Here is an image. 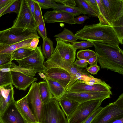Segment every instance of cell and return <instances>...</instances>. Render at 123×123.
Wrapping results in <instances>:
<instances>
[{
  "mask_svg": "<svg viewBox=\"0 0 123 123\" xmlns=\"http://www.w3.org/2000/svg\"><path fill=\"white\" fill-rule=\"evenodd\" d=\"M20 1L19 11L12 27L23 29L25 30L37 31V27L35 20L26 0Z\"/></svg>",
  "mask_w": 123,
  "mask_h": 123,
  "instance_id": "obj_6",
  "label": "cell"
},
{
  "mask_svg": "<svg viewBox=\"0 0 123 123\" xmlns=\"http://www.w3.org/2000/svg\"><path fill=\"white\" fill-rule=\"evenodd\" d=\"M53 9L68 13L74 17L79 16L82 14H86L84 11L78 7L66 6L58 4L57 6Z\"/></svg>",
  "mask_w": 123,
  "mask_h": 123,
  "instance_id": "obj_29",
  "label": "cell"
},
{
  "mask_svg": "<svg viewBox=\"0 0 123 123\" xmlns=\"http://www.w3.org/2000/svg\"><path fill=\"white\" fill-rule=\"evenodd\" d=\"M41 78L44 79L46 78V76L44 74L42 73H39L38 74Z\"/></svg>",
  "mask_w": 123,
  "mask_h": 123,
  "instance_id": "obj_55",
  "label": "cell"
},
{
  "mask_svg": "<svg viewBox=\"0 0 123 123\" xmlns=\"http://www.w3.org/2000/svg\"><path fill=\"white\" fill-rule=\"evenodd\" d=\"M96 54L94 51L86 49L78 51L77 53L76 56L79 60H86L88 61L91 57Z\"/></svg>",
  "mask_w": 123,
  "mask_h": 123,
  "instance_id": "obj_36",
  "label": "cell"
},
{
  "mask_svg": "<svg viewBox=\"0 0 123 123\" xmlns=\"http://www.w3.org/2000/svg\"><path fill=\"white\" fill-rule=\"evenodd\" d=\"M74 16L68 13L54 9L45 12L43 17L44 21L47 23L63 22L69 24H75Z\"/></svg>",
  "mask_w": 123,
  "mask_h": 123,
  "instance_id": "obj_14",
  "label": "cell"
},
{
  "mask_svg": "<svg viewBox=\"0 0 123 123\" xmlns=\"http://www.w3.org/2000/svg\"><path fill=\"white\" fill-rule=\"evenodd\" d=\"M1 123H27L18 109L14 100L0 115Z\"/></svg>",
  "mask_w": 123,
  "mask_h": 123,
  "instance_id": "obj_12",
  "label": "cell"
},
{
  "mask_svg": "<svg viewBox=\"0 0 123 123\" xmlns=\"http://www.w3.org/2000/svg\"><path fill=\"white\" fill-rule=\"evenodd\" d=\"M71 44L76 49H84L94 46V45L92 43L88 41H76L72 43Z\"/></svg>",
  "mask_w": 123,
  "mask_h": 123,
  "instance_id": "obj_40",
  "label": "cell"
},
{
  "mask_svg": "<svg viewBox=\"0 0 123 123\" xmlns=\"http://www.w3.org/2000/svg\"><path fill=\"white\" fill-rule=\"evenodd\" d=\"M103 108L101 106L98 107L82 123H91Z\"/></svg>",
  "mask_w": 123,
  "mask_h": 123,
  "instance_id": "obj_42",
  "label": "cell"
},
{
  "mask_svg": "<svg viewBox=\"0 0 123 123\" xmlns=\"http://www.w3.org/2000/svg\"><path fill=\"white\" fill-rule=\"evenodd\" d=\"M44 80L47 82L53 97L58 100L66 92L64 88L60 83L53 80L46 78Z\"/></svg>",
  "mask_w": 123,
  "mask_h": 123,
  "instance_id": "obj_21",
  "label": "cell"
},
{
  "mask_svg": "<svg viewBox=\"0 0 123 123\" xmlns=\"http://www.w3.org/2000/svg\"><path fill=\"white\" fill-rule=\"evenodd\" d=\"M107 92H72L66 91L63 96L81 103L95 100H104L110 98Z\"/></svg>",
  "mask_w": 123,
  "mask_h": 123,
  "instance_id": "obj_11",
  "label": "cell"
},
{
  "mask_svg": "<svg viewBox=\"0 0 123 123\" xmlns=\"http://www.w3.org/2000/svg\"><path fill=\"white\" fill-rule=\"evenodd\" d=\"M96 12L98 15L99 14L98 7L96 0H85Z\"/></svg>",
  "mask_w": 123,
  "mask_h": 123,
  "instance_id": "obj_46",
  "label": "cell"
},
{
  "mask_svg": "<svg viewBox=\"0 0 123 123\" xmlns=\"http://www.w3.org/2000/svg\"><path fill=\"white\" fill-rule=\"evenodd\" d=\"M4 86L0 87V107L5 99L4 96Z\"/></svg>",
  "mask_w": 123,
  "mask_h": 123,
  "instance_id": "obj_53",
  "label": "cell"
},
{
  "mask_svg": "<svg viewBox=\"0 0 123 123\" xmlns=\"http://www.w3.org/2000/svg\"><path fill=\"white\" fill-rule=\"evenodd\" d=\"M37 31L12 27L0 31V44L11 45L29 39L39 38Z\"/></svg>",
  "mask_w": 123,
  "mask_h": 123,
  "instance_id": "obj_4",
  "label": "cell"
},
{
  "mask_svg": "<svg viewBox=\"0 0 123 123\" xmlns=\"http://www.w3.org/2000/svg\"><path fill=\"white\" fill-rule=\"evenodd\" d=\"M111 26L117 36L119 43L123 44V16L118 20L112 22Z\"/></svg>",
  "mask_w": 123,
  "mask_h": 123,
  "instance_id": "obj_27",
  "label": "cell"
},
{
  "mask_svg": "<svg viewBox=\"0 0 123 123\" xmlns=\"http://www.w3.org/2000/svg\"><path fill=\"white\" fill-rule=\"evenodd\" d=\"M89 18L86 15H81L74 18V21L75 24H81L84 23L85 21L87 19Z\"/></svg>",
  "mask_w": 123,
  "mask_h": 123,
  "instance_id": "obj_47",
  "label": "cell"
},
{
  "mask_svg": "<svg viewBox=\"0 0 123 123\" xmlns=\"http://www.w3.org/2000/svg\"><path fill=\"white\" fill-rule=\"evenodd\" d=\"M14 89L12 85L9 94L7 97L5 98L2 105L0 107V115L3 113L6 108L14 100Z\"/></svg>",
  "mask_w": 123,
  "mask_h": 123,
  "instance_id": "obj_34",
  "label": "cell"
},
{
  "mask_svg": "<svg viewBox=\"0 0 123 123\" xmlns=\"http://www.w3.org/2000/svg\"><path fill=\"white\" fill-rule=\"evenodd\" d=\"M32 39H27L9 45L0 44V53L11 54L14 51L20 48H29Z\"/></svg>",
  "mask_w": 123,
  "mask_h": 123,
  "instance_id": "obj_22",
  "label": "cell"
},
{
  "mask_svg": "<svg viewBox=\"0 0 123 123\" xmlns=\"http://www.w3.org/2000/svg\"><path fill=\"white\" fill-rule=\"evenodd\" d=\"M12 0H0V10L3 8Z\"/></svg>",
  "mask_w": 123,
  "mask_h": 123,
  "instance_id": "obj_52",
  "label": "cell"
},
{
  "mask_svg": "<svg viewBox=\"0 0 123 123\" xmlns=\"http://www.w3.org/2000/svg\"><path fill=\"white\" fill-rule=\"evenodd\" d=\"M43 40L42 51L44 58L48 60L52 56L54 52L53 43L47 37Z\"/></svg>",
  "mask_w": 123,
  "mask_h": 123,
  "instance_id": "obj_24",
  "label": "cell"
},
{
  "mask_svg": "<svg viewBox=\"0 0 123 123\" xmlns=\"http://www.w3.org/2000/svg\"><path fill=\"white\" fill-rule=\"evenodd\" d=\"M45 58L42 54L41 47H37L33 52L27 57L16 61L19 65L25 68L33 69L36 73L45 74L46 69L44 65Z\"/></svg>",
  "mask_w": 123,
  "mask_h": 123,
  "instance_id": "obj_9",
  "label": "cell"
},
{
  "mask_svg": "<svg viewBox=\"0 0 123 123\" xmlns=\"http://www.w3.org/2000/svg\"><path fill=\"white\" fill-rule=\"evenodd\" d=\"M39 41L38 38L32 39L30 43L29 48L33 50H35L37 47Z\"/></svg>",
  "mask_w": 123,
  "mask_h": 123,
  "instance_id": "obj_49",
  "label": "cell"
},
{
  "mask_svg": "<svg viewBox=\"0 0 123 123\" xmlns=\"http://www.w3.org/2000/svg\"><path fill=\"white\" fill-rule=\"evenodd\" d=\"M38 85L41 99L44 104L51 99L53 96L46 81L39 82L38 83Z\"/></svg>",
  "mask_w": 123,
  "mask_h": 123,
  "instance_id": "obj_23",
  "label": "cell"
},
{
  "mask_svg": "<svg viewBox=\"0 0 123 123\" xmlns=\"http://www.w3.org/2000/svg\"><path fill=\"white\" fill-rule=\"evenodd\" d=\"M37 30L38 34L43 39L47 37V32L44 19L38 26Z\"/></svg>",
  "mask_w": 123,
  "mask_h": 123,
  "instance_id": "obj_41",
  "label": "cell"
},
{
  "mask_svg": "<svg viewBox=\"0 0 123 123\" xmlns=\"http://www.w3.org/2000/svg\"><path fill=\"white\" fill-rule=\"evenodd\" d=\"M20 0H15L3 12L1 16L11 12H15L18 14L19 12L20 7Z\"/></svg>",
  "mask_w": 123,
  "mask_h": 123,
  "instance_id": "obj_38",
  "label": "cell"
},
{
  "mask_svg": "<svg viewBox=\"0 0 123 123\" xmlns=\"http://www.w3.org/2000/svg\"><path fill=\"white\" fill-rule=\"evenodd\" d=\"M111 25L123 16V0H102Z\"/></svg>",
  "mask_w": 123,
  "mask_h": 123,
  "instance_id": "obj_13",
  "label": "cell"
},
{
  "mask_svg": "<svg viewBox=\"0 0 123 123\" xmlns=\"http://www.w3.org/2000/svg\"><path fill=\"white\" fill-rule=\"evenodd\" d=\"M32 112L38 123H45L44 113V103L41 99L38 83H32L25 96Z\"/></svg>",
  "mask_w": 123,
  "mask_h": 123,
  "instance_id": "obj_5",
  "label": "cell"
},
{
  "mask_svg": "<svg viewBox=\"0 0 123 123\" xmlns=\"http://www.w3.org/2000/svg\"><path fill=\"white\" fill-rule=\"evenodd\" d=\"M96 1L99 10V14L98 16L99 21V23L102 25L111 26L109 18L102 0H96Z\"/></svg>",
  "mask_w": 123,
  "mask_h": 123,
  "instance_id": "obj_25",
  "label": "cell"
},
{
  "mask_svg": "<svg viewBox=\"0 0 123 123\" xmlns=\"http://www.w3.org/2000/svg\"><path fill=\"white\" fill-rule=\"evenodd\" d=\"M75 35L78 39L119 46L117 36L111 26L102 25L99 23L86 25Z\"/></svg>",
  "mask_w": 123,
  "mask_h": 123,
  "instance_id": "obj_2",
  "label": "cell"
},
{
  "mask_svg": "<svg viewBox=\"0 0 123 123\" xmlns=\"http://www.w3.org/2000/svg\"><path fill=\"white\" fill-rule=\"evenodd\" d=\"M15 0L12 1L6 6L2 9L0 10V17L1 16V15L3 12Z\"/></svg>",
  "mask_w": 123,
  "mask_h": 123,
  "instance_id": "obj_54",
  "label": "cell"
},
{
  "mask_svg": "<svg viewBox=\"0 0 123 123\" xmlns=\"http://www.w3.org/2000/svg\"><path fill=\"white\" fill-rule=\"evenodd\" d=\"M77 80H79L81 82L88 85H92L95 84H99L106 86H110L104 81L100 79L95 78L90 74L88 75H82L79 77Z\"/></svg>",
  "mask_w": 123,
  "mask_h": 123,
  "instance_id": "obj_28",
  "label": "cell"
},
{
  "mask_svg": "<svg viewBox=\"0 0 123 123\" xmlns=\"http://www.w3.org/2000/svg\"><path fill=\"white\" fill-rule=\"evenodd\" d=\"M44 65L46 69L52 68H58L67 71L71 76L69 84V85H71L81 76L89 74L85 69L78 67L74 63L67 61L61 57L55 49L52 56L45 62Z\"/></svg>",
  "mask_w": 123,
  "mask_h": 123,
  "instance_id": "obj_3",
  "label": "cell"
},
{
  "mask_svg": "<svg viewBox=\"0 0 123 123\" xmlns=\"http://www.w3.org/2000/svg\"><path fill=\"white\" fill-rule=\"evenodd\" d=\"M9 70L10 71L19 72L32 77L34 76L36 73L33 68L22 67L19 65H17L15 63L12 62L10 63Z\"/></svg>",
  "mask_w": 123,
  "mask_h": 123,
  "instance_id": "obj_32",
  "label": "cell"
},
{
  "mask_svg": "<svg viewBox=\"0 0 123 123\" xmlns=\"http://www.w3.org/2000/svg\"><path fill=\"white\" fill-rule=\"evenodd\" d=\"M33 0L35 5L34 18L37 27L44 19L42 14L41 8L38 3L35 0Z\"/></svg>",
  "mask_w": 123,
  "mask_h": 123,
  "instance_id": "obj_37",
  "label": "cell"
},
{
  "mask_svg": "<svg viewBox=\"0 0 123 123\" xmlns=\"http://www.w3.org/2000/svg\"><path fill=\"white\" fill-rule=\"evenodd\" d=\"M100 69V67L97 64H96L87 67L85 69L88 73L92 74L95 75L97 74Z\"/></svg>",
  "mask_w": 123,
  "mask_h": 123,
  "instance_id": "obj_44",
  "label": "cell"
},
{
  "mask_svg": "<svg viewBox=\"0 0 123 123\" xmlns=\"http://www.w3.org/2000/svg\"><path fill=\"white\" fill-rule=\"evenodd\" d=\"M39 4L41 9H45L56 7L58 4L53 0H35Z\"/></svg>",
  "mask_w": 123,
  "mask_h": 123,
  "instance_id": "obj_39",
  "label": "cell"
},
{
  "mask_svg": "<svg viewBox=\"0 0 123 123\" xmlns=\"http://www.w3.org/2000/svg\"><path fill=\"white\" fill-rule=\"evenodd\" d=\"M0 123H1L0 121Z\"/></svg>",
  "mask_w": 123,
  "mask_h": 123,
  "instance_id": "obj_56",
  "label": "cell"
},
{
  "mask_svg": "<svg viewBox=\"0 0 123 123\" xmlns=\"http://www.w3.org/2000/svg\"><path fill=\"white\" fill-rule=\"evenodd\" d=\"M16 106L27 123H38L29 106L25 96L16 101Z\"/></svg>",
  "mask_w": 123,
  "mask_h": 123,
  "instance_id": "obj_19",
  "label": "cell"
},
{
  "mask_svg": "<svg viewBox=\"0 0 123 123\" xmlns=\"http://www.w3.org/2000/svg\"><path fill=\"white\" fill-rule=\"evenodd\" d=\"M56 2L63 5L72 6H75L76 4L74 0H53Z\"/></svg>",
  "mask_w": 123,
  "mask_h": 123,
  "instance_id": "obj_43",
  "label": "cell"
},
{
  "mask_svg": "<svg viewBox=\"0 0 123 123\" xmlns=\"http://www.w3.org/2000/svg\"><path fill=\"white\" fill-rule=\"evenodd\" d=\"M0 72H1V71H0Z\"/></svg>",
  "mask_w": 123,
  "mask_h": 123,
  "instance_id": "obj_57",
  "label": "cell"
},
{
  "mask_svg": "<svg viewBox=\"0 0 123 123\" xmlns=\"http://www.w3.org/2000/svg\"><path fill=\"white\" fill-rule=\"evenodd\" d=\"M44 74L46 78L61 84L66 91L71 79V76L67 71L60 68H52L46 69Z\"/></svg>",
  "mask_w": 123,
  "mask_h": 123,
  "instance_id": "obj_16",
  "label": "cell"
},
{
  "mask_svg": "<svg viewBox=\"0 0 123 123\" xmlns=\"http://www.w3.org/2000/svg\"><path fill=\"white\" fill-rule=\"evenodd\" d=\"M43 107L45 123H68L58 100L55 98L44 104Z\"/></svg>",
  "mask_w": 123,
  "mask_h": 123,
  "instance_id": "obj_8",
  "label": "cell"
},
{
  "mask_svg": "<svg viewBox=\"0 0 123 123\" xmlns=\"http://www.w3.org/2000/svg\"><path fill=\"white\" fill-rule=\"evenodd\" d=\"M111 87L99 84L92 85H87L77 80L73 83L66 91L77 92H99L109 93L112 95Z\"/></svg>",
  "mask_w": 123,
  "mask_h": 123,
  "instance_id": "obj_15",
  "label": "cell"
},
{
  "mask_svg": "<svg viewBox=\"0 0 123 123\" xmlns=\"http://www.w3.org/2000/svg\"><path fill=\"white\" fill-rule=\"evenodd\" d=\"M54 37L65 42L72 43L76 42L77 38L75 34L70 31L64 28L63 31Z\"/></svg>",
  "mask_w": 123,
  "mask_h": 123,
  "instance_id": "obj_31",
  "label": "cell"
},
{
  "mask_svg": "<svg viewBox=\"0 0 123 123\" xmlns=\"http://www.w3.org/2000/svg\"><path fill=\"white\" fill-rule=\"evenodd\" d=\"M12 84L10 71H1L0 73V87L7 86Z\"/></svg>",
  "mask_w": 123,
  "mask_h": 123,
  "instance_id": "obj_35",
  "label": "cell"
},
{
  "mask_svg": "<svg viewBox=\"0 0 123 123\" xmlns=\"http://www.w3.org/2000/svg\"><path fill=\"white\" fill-rule=\"evenodd\" d=\"M62 109L68 119L80 104L63 96L58 100Z\"/></svg>",
  "mask_w": 123,
  "mask_h": 123,
  "instance_id": "obj_20",
  "label": "cell"
},
{
  "mask_svg": "<svg viewBox=\"0 0 123 123\" xmlns=\"http://www.w3.org/2000/svg\"><path fill=\"white\" fill-rule=\"evenodd\" d=\"M115 104L120 108L123 109V93H122L114 102Z\"/></svg>",
  "mask_w": 123,
  "mask_h": 123,
  "instance_id": "obj_50",
  "label": "cell"
},
{
  "mask_svg": "<svg viewBox=\"0 0 123 123\" xmlns=\"http://www.w3.org/2000/svg\"><path fill=\"white\" fill-rule=\"evenodd\" d=\"M98 57L97 54L91 57L88 61V63L90 66L97 64Z\"/></svg>",
  "mask_w": 123,
  "mask_h": 123,
  "instance_id": "obj_51",
  "label": "cell"
},
{
  "mask_svg": "<svg viewBox=\"0 0 123 123\" xmlns=\"http://www.w3.org/2000/svg\"><path fill=\"white\" fill-rule=\"evenodd\" d=\"M103 100H95L80 103L67 119L68 123H82L100 106Z\"/></svg>",
  "mask_w": 123,
  "mask_h": 123,
  "instance_id": "obj_7",
  "label": "cell"
},
{
  "mask_svg": "<svg viewBox=\"0 0 123 123\" xmlns=\"http://www.w3.org/2000/svg\"><path fill=\"white\" fill-rule=\"evenodd\" d=\"M34 50L27 47L18 49L11 54L12 61L13 60H20L25 58L30 55Z\"/></svg>",
  "mask_w": 123,
  "mask_h": 123,
  "instance_id": "obj_26",
  "label": "cell"
},
{
  "mask_svg": "<svg viewBox=\"0 0 123 123\" xmlns=\"http://www.w3.org/2000/svg\"><path fill=\"white\" fill-rule=\"evenodd\" d=\"M74 63L76 66L79 68H86L88 65V61L86 60L77 59Z\"/></svg>",
  "mask_w": 123,
  "mask_h": 123,
  "instance_id": "obj_45",
  "label": "cell"
},
{
  "mask_svg": "<svg viewBox=\"0 0 123 123\" xmlns=\"http://www.w3.org/2000/svg\"><path fill=\"white\" fill-rule=\"evenodd\" d=\"M26 0L29 8L34 18L35 10L34 2L33 0Z\"/></svg>",
  "mask_w": 123,
  "mask_h": 123,
  "instance_id": "obj_48",
  "label": "cell"
},
{
  "mask_svg": "<svg viewBox=\"0 0 123 123\" xmlns=\"http://www.w3.org/2000/svg\"><path fill=\"white\" fill-rule=\"evenodd\" d=\"M92 43L101 68L123 75V51L119 46L98 42Z\"/></svg>",
  "mask_w": 123,
  "mask_h": 123,
  "instance_id": "obj_1",
  "label": "cell"
},
{
  "mask_svg": "<svg viewBox=\"0 0 123 123\" xmlns=\"http://www.w3.org/2000/svg\"><path fill=\"white\" fill-rule=\"evenodd\" d=\"M78 7L90 17H98L96 12L85 0H74Z\"/></svg>",
  "mask_w": 123,
  "mask_h": 123,
  "instance_id": "obj_30",
  "label": "cell"
},
{
  "mask_svg": "<svg viewBox=\"0 0 123 123\" xmlns=\"http://www.w3.org/2000/svg\"><path fill=\"white\" fill-rule=\"evenodd\" d=\"M12 84L19 90L25 91L27 88L34 82L37 81V78L30 76L22 73L10 71Z\"/></svg>",
  "mask_w": 123,
  "mask_h": 123,
  "instance_id": "obj_18",
  "label": "cell"
},
{
  "mask_svg": "<svg viewBox=\"0 0 123 123\" xmlns=\"http://www.w3.org/2000/svg\"><path fill=\"white\" fill-rule=\"evenodd\" d=\"M123 117V109L117 106L114 102L103 107L91 123H111Z\"/></svg>",
  "mask_w": 123,
  "mask_h": 123,
  "instance_id": "obj_10",
  "label": "cell"
},
{
  "mask_svg": "<svg viewBox=\"0 0 123 123\" xmlns=\"http://www.w3.org/2000/svg\"><path fill=\"white\" fill-rule=\"evenodd\" d=\"M56 45L55 48L60 55L68 62L74 63L76 58V49L71 44L56 37Z\"/></svg>",
  "mask_w": 123,
  "mask_h": 123,
  "instance_id": "obj_17",
  "label": "cell"
},
{
  "mask_svg": "<svg viewBox=\"0 0 123 123\" xmlns=\"http://www.w3.org/2000/svg\"><path fill=\"white\" fill-rule=\"evenodd\" d=\"M11 54L0 53V71H9V68L12 62Z\"/></svg>",
  "mask_w": 123,
  "mask_h": 123,
  "instance_id": "obj_33",
  "label": "cell"
}]
</instances>
